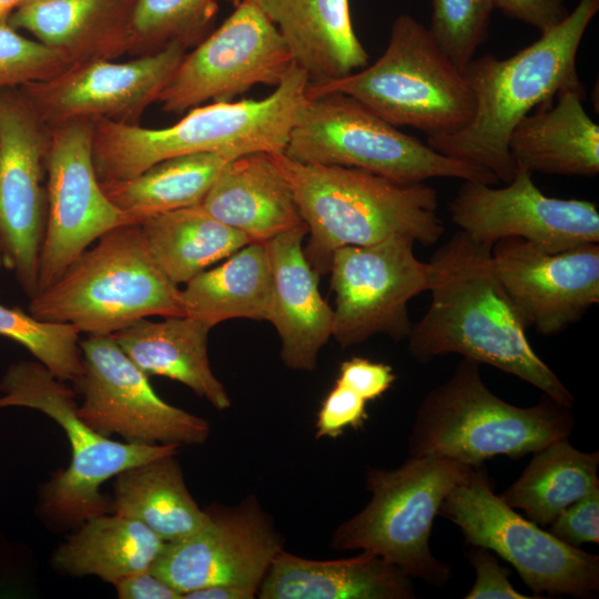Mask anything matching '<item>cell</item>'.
<instances>
[{"mask_svg": "<svg viewBox=\"0 0 599 599\" xmlns=\"http://www.w3.org/2000/svg\"><path fill=\"white\" fill-rule=\"evenodd\" d=\"M490 245L457 231L432 256V302L412 327L410 355L422 363L459 354L491 365L571 408L573 396L536 354L529 327L495 270Z\"/></svg>", "mask_w": 599, "mask_h": 599, "instance_id": "6da1fadb", "label": "cell"}, {"mask_svg": "<svg viewBox=\"0 0 599 599\" xmlns=\"http://www.w3.org/2000/svg\"><path fill=\"white\" fill-rule=\"evenodd\" d=\"M598 10L599 0H579L565 20L516 54L473 59L463 71L475 99L470 121L455 133L427 136V145L488 170L499 182H510L515 174L508 149L511 132L532 109L552 102L564 90L582 88L577 52Z\"/></svg>", "mask_w": 599, "mask_h": 599, "instance_id": "7a4b0ae2", "label": "cell"}, {"mask_svg": "<svg viewBox=\"0 0 599 599\" xmlns=\"http://www.w3.org/2000/svg\"><path fill=\"white\" fill-rule=\"evenodd\" d=\"M293 191L308 229L305 256L321 275L344 246L405 235L423 245L436 243L445 227L438 194L424 182L400 183L356 167L301 163L271 153Z\"/></svg>", "mask_w": 599, "mask_h": 599, "instance_id": "3957f363", "label": "cell"}, {"mask_svg": "<svg viewBox=\"0 0 599 599\" xmlns=\"http://www.w3.org/2000/svg\"><path fill=\"white\" fill-rule=\"evenodd\" d=\"M308 84L306 72L294 63L266 98L202 104L170 126L150 129L92 120L98 177L100 182L129 179L158 162L192 153H283L293 125L309 101Z\"/></svg>", "mask_w": 599, "mask_h": 599, "instance_id": "277c9868", "label": "cell"}, {"mask_svg": "<svg viewBox=\"0 0 599 599\" xmlns=\"http://www.w3.org/2000/svg\"><path fill=\"white\" fill-rule=\"evenodd\" d=\"M573 425L570 408L545 394L530 407L502 400L485 385L479 364L463 357L450 377L420 403L408 453L480 467L488 458H519L567 438Z\"/></svg>", "mask_w": 599, "mask_h": 599, "instance_id": "5b68a950", "label": "cell"}, {"mask_svg": "<svg viewBox=\"0 0 599 599\" xmlns=\"http://www.w3.org/2000/svg\"><path fill=\"white\" fill-rule=\"evenodd\" d=\"M34 317L111 335L150 316L185 315L181 290L151 257L139 224L115 227L30 298Z\"/></svg>", "mask_w": 599, "mask_h": 599, "instance_id": "8992f818", "label": "cell"}, {"mask_svg": "<svg viewBox=\"0 0 599 599\" xmlns=\"http://www.w3.org/2000/svg\"><path fill=\"white\" fill-rule=\"evenodd\" d=\"M343 93L394 126H413L427 136L465 128L475 99L464 72L440 49L429 29L408 14L398 16L384 53L345 77L309 83L308 99Z\"/></svg>", "mask_w": 599, "mask_h": 599, "instance_id": "52a82bcc", "label": "cell"}, {"mask_svg": "<svg viewBox=\"0 0 599 599\" xmlns=\"http://www.w3.org/2000/svg\"><path fill=\"white\" fill-rule=\"evenodd\" d=\"M38 361L9 365L0 380V409L24 407L53 419L64 432L71 448V461L57 470L40 488V516L60 528L113 512L111 497L102 485L121 471L169 454L177 445H146L118 441L89 426L78 413L75 390L67 386Z\"/></svg>", "mask_w": 599, "mask_h": 599, "instance_id": "ba28073f", "label": "cell"}, {"mask_svg": "<svg viewBox=\"0 0 599 599\" xmlns=\"http://www.w3.org/2000/svg\"><path fill=\"white\" fill-rule=\"evenodd\" d=\"M474 468L444 457L409 456L395 469H368L372 498L334 530L331 547L375 554L410 578L443 585L451 569L430 551L432 527L447 495Z\"/></svg>", "mask_w": 599, "mask_h": 599, "instance_id": "9c48e42d", "label": "cell"}, {"mask_svg": "<svg viewBox=\"0 0 599 599\" xmlns=\"http://www.w3.org/2000/svg\"><path fill=\"white\" fill-rule=\"evenodd\" d=\"M308 100L283 152L291 160L362 169L400 183L433 177L499 182L488 170L440 154L399 131L349 95L335 92Z\"/></svg>", "mask_w": 599, "mask_h": 599, "instance_id": "30bf717a", "label": "cell"}, {"mask_svg": "<svg viewBox=\"0 0 599 599\" xmlns=\"http://www.w3.org/2000/svg\"><path fill=\"white\" fill-rule=\"evenodd\" d=\"M480 467L451 489L439 515L457 525L470 546L487 548L512 565L535 595L593 597L599 589V557L517 514L495 495Z\"/></svg>", "mask_w": 599, "mask_h": 599, "instance_id": "8fae6325", "label": "cell"}, {"mask_svg": "<svg viewBox=\"0 0 599 599\" xmlns=\"http://www.w3.org/2000/svg\"><path fill=\"white\" fill-rule=\"evenodd\" d=\"M294 63L257 0H240L214 32L185 53L158 102L163 111L179 114L231 101L258 84L276 87Z\"/></svg>", "mask_w": 599, "mask_h": 599, "instance_id": "7c38bea8", "label": "cell"}, {"mask_svg": "<svg viewBox=\"0 0 599 599\" xmlns=\"http://www.w3.org/2000/svg\"><path fill=\"white\" fill-rule=\"evenodd\" d=\"M83 372L73 382L81 418L98 433L146 445H202L211 433L202 417L163 400L149 376L111 335L80 341Z\"/></svg>", "mask_w": 599, "mask_h": 599, "instance_id": "4fadbf2b", "label": "cell"}, {"mask_svg": "<svg viewBox=\"0 0 599 599\" xmlns=\"http://www.w3.org/2000/svg\"><path fill=\"white\" fill-rule=\"evenodd\" d=\"M415 241L393 235L380 242L344 246L333 253L329 272L335 293L332 336L342 347L376 334L408 338V302L430 288V265L414 254Z\"/></svg>", "mask_w": 599, "mask_h": 599, "instance_id": "5bb4252c", "label": "cell"}, {"mask_svg": "<svg viewBox=\"0 0 599 599\" xmlns=\"http://www.w3.org/2000/svg\"><path fill=\"white\" fill-rule=\"evenodd\" d=\"M92 146V120L75 119L50 126L47 224L37 293L55 282L102 235L135 224L102 190Z\"/></svg>", "mask_w": 599, "mask_h": 599, "instance_id": "9a60e30c", "label": "cell"}, {"mask_svg": "<svg viewBox=\"0 0 599 599\" xmlns=\"http://www.w3.org/2000/svg\"><path fill=\"white\" fill-rule=\"evenodd\" d=\"M50 128L20 88L0 89V258L31 298L47 224Z\"/></svg>", "mask_w": 599, "mask_h": 599, "instance_id": "2e32d148", "label": "cell"}, {"mask_svg": "<svg viewBox=\"0 0 599 599\" xmlns=\"http://www.w3.org/2000/svg\"><path fill=\"white\" fill-rule=\"evenodd\" d=\"M451 222L471 238L493 246L522 238L555 253L599 242V212L590 201L545 195L532 174L516 169L505 186L463 181L449 202Z\"/></svg>", "mask_w": 599, "mask_h": 599, "instance_id": "e0dca14e", "label": "cell"}, {"mask_svg": "<svg viewBox=\"0 0 599 599\" xmlns=\"http://www.w3.org/2000/svg\"><path fill=\"white\" fill-rule=\"evenodd\" d=\"M205 522L191 535L165 542L150 568L182 596L232 583L257 591L283 540L254 496L236 506L204 508Z\"/></svg>", "mask_w": 599, "mask_h": 599, "instance_id": "ac0fdd59", "label": "cell"}, {"mask_svg": "<svg viewBox=\"0 0 599 599\" xmlns=\"http://www.w3.org/2000/svg\"><path fill=\"white\" fill-rule=\"evenodd\" d=\"M186 49L171 43L126 62H80L51 79L19 88L49 128L75 119L136 124L144 110L158 102Z\"/></svg>", "mask_w": 599, "mask_h": 599, "instance_id": "d6986e66", "label": "cell"}, {"mask_svg": "<svg viewBox=\"0 0 599 599\" xmlns=\"http://www.w3.org/2000/svg\"><path fill=\"white\" fill-rule=\"evenodd\" d=\"M496 273L526 321L542 335H555L599 302V244L585 243L548 253L519 237L491 247Z\"/></svg>", "mask_w": 599, "mask_h": 599, "instance_id": "ffe728a7", "label": "cell"}, {"mask_svg": "<svg viewBox=\"0 0 599 599\" xmlns=\"http://www.w3.org/2000/svg\"><path fill=\"white\" fill-rule=\"evenodd\" d=\"M306 224L267 241L272 292L266 321L281 338V359L295 370L312 372L333 332L334 311L322 297L318 274L302 245Z\"/></svg>", "mask_w": 599, "mask_h": 599, "instance_id": "44dd1931", "label": "cell"}, {"mask_svg": "<svg viewBox=\"0 0 599 599\" xmlns=\"http://www.w3.org/2000/svg\"><path fill=\"white\" fill-rule=\"evenodd\" d=\"M199 205L251 242H267L304 224L291 185L267 152L226 163Z\"/></svg>", "mask_w": 599, "mask_h": 599, "instance_id": "7402d4cb", "label": "cell"}, {"mask_svg": "<svg viewBox=\"0 0 599 599\" xmlns=\"http://www.w3.org/2000/svg\"><path fill=\"white\" fill-rule=\"evenodd\" d=\"M261 599H410V577L367 551L344 559H308L284 549L273 559Z\"/></svg>", "mask_w": 599, "mask_h": 599, "instance_id": "603a6c76", "label": "cell"}, {"mask_svg": "<svg viewBox=\"0 0 599 599\" xmlns=\"http://www.w3.org/2000/svg\"><path fill=\"white\" fill-rule=\"evenodd\" d=\"M135 0H38L19 6L8 18L72 63L113 60L132 50Z\"/></svg>", "mask_w": 599, "mask_h": 599, "instance_id": "cb8c5ba5", "label": "cell"}, {"mask_svg": "<svg viewBox=\"0 0 599 599\" xmlns=\"http://www.w3.org/2000/svg\"><path fill=\"white\" fill-rule=\"evenodd\" d=\"M582 88L560 92L524 116L510 134L515 170L557 175L599 173V126L582 104Z\"/></svg>", "mask_w": 599, "mask_h": 599, "instance_id": "d4e9b609", "label": "cell"}, {"mask_svg": "<svg viewBox=\"0 0 599 599\" xmlns=\"http://www.w3.org/2000/svg\"><path fill=\"white\" fill-rule=\"evenodd\" d=\"M277 27L309 83L345 77L367 65L348 0H257Z\"/></svg>", "mask_w": 599, "mask_h": 599, "instance_id": "484cf974", "label": "cell"}, {"mask_svg": "<svg viewBox=\"0 0 599 599\" xmlns=\"http://www.w3.org/2000/svg\"><path fill=\"white\" fill-rule=\"evenodd\" d=\"M211 327L194 317L167 316L153 322L140 318L111 337L124 354L148 376L176 380L215 409L231 407V398L214 375L207 354Z\"/></svg>", "mask_w": 599, "mask_h": 599, "instance_id": "4316f807", "label": "cell"}, {"mask_svg": "<svg viewBox=\"0 0 599 599\" xmlns=\"http://www.w3.org/2000/svg\"><path fill=\"white\" fill-rule=\"evenodd\" d=\"M165 541L143 524L115 512L92 517L53 552L52 566L71 577L116 581L150 569Z\"/></svg>", "mask_w": 599, "mask_h": 599, "instance_id": "83f0119b", "label": "cell"}, {"mask_svg": "<svg viewBox=\"0 0 599 599\" xmlns=\"http://www.w3.org/2000/svg\"><path fill=\"white\" fill-rule=\"evenodd\" d=\"M175 455L121 471L111 497L113 512L143 524L165 542L191 535L207 517L189 491Z\"/></svg>", "mask_w": 599, "mask_h": 599, "instance_id": "f1b7e54d", "label": "cell"}, {"mask_svg": "<svg viewBox=\"0 0 599 599\" xmlns=\"http://www.w3.org/2000/svg\"><path fill=\"white\" fill-rule=\"evenodd\" d=\"M272 266L266 242H251L181 290L185 315L211 328L233 318L266 319Z\"/></svg>", "mask_w": 599, "mask_h": 599, "instance_id": "f546056e", "label": "cell"}, {"mask_svg": "<svg viewBox=\"0 0 599 599\" xmlns=\"http://www.w3.org/2000/svg\"><path fill=\"white\" fill-rule=\"evenodd\" d=\"M139 226L151 257L177 286L251 243L200 205L150 216Z\"/></svg>", "mask_w": 599, "mask_h": 599, "instance_id": "4dcf8cb0", "label": "cell"}, {"mask_svg": "<svg viewBox=\"0 0 599 599\" xmlns=\"http://www.w3.org/2000/svg\"><path fill=\"white\" fill-rule=\"evenodd\" d=\"M237 158L227 152L173 156L140 174L101 182L102 190L135 224L164 212L199 205L222 169Z\"/></svg>", "mask_w": 599, "mask_h": 599, "instance_id": "1f68e13d", "label": "cell"}, {"mask_svg": "<svg viewBox=\"0 0 599 599\" xmlns=\"http://www.w3.org/2000/svg\"><path fill=\"white\" fill-rule=\"evenodd\" d=\"M599 453L576 449L567 438L534 453L518 479L499 495L539 525L551 524L568 506L599 488Z\"/></svg>", "mask_w": 599, "mask_h": 599, "instance_id": "d6a6232c", "label": "cell"}, {"mask_svg": "<svg viewBox=\"0 0 599 599\" xmlns=\"http://www.w3.org/2000/svg\"><path fill=\"white\" fill-rule=\"evenodd\" d=\"M221 0H135L131 17L133 52L143 54L181 43L189 48L211 26Z\"/></svg>", "mask_w": 599, "mask_h": 599, "instance_id": "836d02e7", "label": "cell"}, {"mask_svg": "<svg viewBox=\"0 0 599 599\" xmlns=\"http://www.w3.org/2000/svg\"><path fill=\"white\" fill-rule=\"evenodd\" d=\"M80 334L71 324L42 321L0 304V335L22 345L63 382L73 383L83 372Z\"/></svg>", "mask_w": 599, "mask_h": 599, "instance_id": "e575fe53", "label": "cell"}, {"mask_svg": "<svg viewBox=\"0 0 599 599\" xmlns=\"http://www.w3.org/2000/svg\"><path fill=\"white\" fill-rule=\"evenodd\" d=\"M494 7L493 0H433L429 31L461 71L485 42Z\"/></svg>", "mask_w": 599, "mask_h": 599, "instance_id": "d590c367", "label": "cell"}, {"mask_svg": "<svg viewBox=\"0 0 599 599\" xmlns=\"http://www.w3.org/2000/svg\"><path fill=\"white\" fill-rule=\"evenodd\" d=\"M72 63L60 51L20 34L0 19V89L51 79Z\"/></svg>", "mask_w": 599, "mask_h": 599, "instance_id": "8d00e7d4", "label": "cell"}, {"mask_svg": "<svg viewBox=\"0 0 599 599\" xmlns=\"http://www.w3.org/2000/svg\"><path fill=\"white\" fill-rule=\"evenodd\" d=\"M366 404L358 393L336 380L317 413L316 438L336 439L347 428L363 427L368 417Z\"/></svg>", "mask_w": 599, "mask_h": 599, "instance_id": "74e56055", "label": "cell"}, {"mask_svg": "<svg viewBox=\"0 0 599 599\" xmlns=\"http://www.w3.org/2000/svg\"><path fill=\"white\" fill-rule=\"evenodd\" d=\"M550 525L549 532L570 546L598 544L599 488L568 506Z\"/></svg>", "mask_w": 599, "mask_h": 599, "instance_id": "f35d334b", "label": "cell"}, {"mask_svg": "<svg viewBox=\"0 0 599 599\" xmlns=\"http://www.w3.org/2000/svg\"><path fill=\"white\" fill-rule=\"evenodd\" d=\"M469 561L476 570V581L466 599H531L517 591L509 581L510 571L502 567L487 548L471 546Z\"/></svg>", "mask_w": 599, "mask_h": 599, "instance_id": "ab89813d", "label": "cell"}, {"mask_svg": "<svg viewBox=\"0 0 599 599\" xmlns=\"http://www.w3.org/2000/svg\"><path fill=\"white\" fill-rule=\"evenodd\" d=\"M392 366L363 357H352L341 364L337 382L358 393L366 402L375 400L395 382Z\"/></svg>", "mask_w": 599, "mask_h": 599, "instance_id": "60d3db41", "label": "cell"}, {"mask_svg": "<svg viewBox=\"0 0 599 599\" xmlns=\"http://www.w3.org/2000/svg\"><path fill=\"white\" fill-rule=\"evenodd\" d=\"M505 14L535 27L540 33L569 14L564 0H493Z\"/></svg>", "mask_w": 599, "mask_h": 599, "instance_id": "b9f144b4", "label": "cell"}, {"mask_svg": "<svg viewBox=\"0 0 599 599\" xmlns=\"http://www.w3.org/2000/svg\"><path fill=\"white\" fill-rule=\"evenodd\" d=\"M113 586L120 599H183L179 590L151 569L128 576Z\"/></svg>", "mask_w": 599, "mask_h": 599, "instance_id": "7bdbcfd3", "label": "cell"}, {"mask_svg": "<svg viewBox=\"0 0 599 599\" xmlns=\"http://www.w3.org/2000/svg\"><path fill=\"white\" fill-rule=\"evenodd\" d=\"M257 591L232 583H219L192 590L183 595V599H253Z\"/></svg>", "mask_w": 599, "mask_h": 599, "instance_id": "ee69618b", "label": "cell"}, {"mask_svg": "<svg viewBox=\"0 0 599 599\" xmlns=\"http://www.w3.org/2000/svg\"><path fill=\"white\" fill-rule=\"evenodd\" d=\"M21 2L22 0H0V19L9 18Z\"/></svg>", "mask_w": 599, "mask_h": 599, "instance_id": "f6af8a7d", "label": "cell"}, {"mask_svg": "<svg viewBox=\"0 0 599 599\" xmlns=\"http://www.w3.org/2000/svg\"><path fill=\"white\" fill-rule=\"evenodd\" d=\"M33 1H38V0H22L21 4L29 3V2H33ZM21 4H20V6H21Z\"/></svg>", "mask_w": 599, "mask_h": 599, "instance_id": "bcb514c9", "label": "cell"}, {"mask_svg": "<svg viewBox=\"0 0 599 599\" xmlns=\"http://www.w3.org/2000/svg\"><path fill=\"white\" fill-rule=\"evenodd\" d=\"M1 266H2V262H1V258H0V268H1Z\"/></svg>", "mask_w": 599, "mask_h": 599, "instance_id": "7dc6e473", "label": "cell"}]
</instances>
